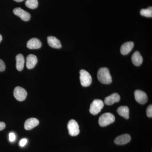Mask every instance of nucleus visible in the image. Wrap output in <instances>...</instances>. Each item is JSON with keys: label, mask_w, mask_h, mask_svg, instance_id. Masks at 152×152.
Wrapping results in <instances>:
<instances>
[{"label": "nucleus", "mask_w": 152, "mask_h": 152, "mask_svg": "<svg viewBox=\"0 0 152 152\" xmlns=\"http://www.w3.org/2000/svg\"><path fill=\"white\" fill-rule=\"evenodd\" d=\"M48 42L50 47L54 48L60 49L61 48V42L56 37L49 36L48 37Z\"/></svg>", "instance_id": "nucleus-14"}, {"label": "nucleus", "mask_w": 152, "mask_h": 152, "mask_svg": "<svg viewBox=\"0 0 152 152\" xmlns=\"http://www.w3.org/2000/svg\"><path fill=\"white\" fill-rule=\"evenodd\" d=\"M6 66L3 61L0 59V72H3L5 70Z\"/></svg>", "instance_id": "nucleus-22"}, {"label": "nucleus", "mask_w": 152, "mask_h": 152, "mask_svg": "<svg viewBox=\"0 0 152 152\" xmlns=\"http://www.w3.org/2000/svg\"><path fill=\"white\" fill-rule=\"evenodd\" d=\"M104 106L103 102L101 100L95 99L91 104L90 112L93 115H96L101 112Z\"/></svg>", "instance_id": "nucleus-4"}, {"label": "nucleus", "mask_w": 152, "mask_h": 152, "mask_svg": "<svg viewBox=\"0 0 152 152\" xmlns=\"http://www.w3.org/2000/svg\"><path fill=\"white\" fill-rule=\"evenodd\" d=\"M15 135L14 133H10L9 134V139H10V141L14 142L15 140Z\"/></svg>", "instance_id": "nucleus-23"}, {"label": "nucleus", "mask_w": 152, "mask_h": 152, "mask_svg": "<svg viewBox=\"0 0 152 152\" xmlns=\"http://www.w3.org/2000/svg\"><path fill=\"white\" fill-rule=\"evenodd\" d=\"M15 1L17 2H20L23 1L24 0H14Z\"/></svg>", "instance_id": "nucleus-26"}, {"label": "nucleus", "mask_w": 152, "mask_h": 152, "mask_svg": "<svg viewBox=\"0 0 152 152\" xmlns=\"http://www.w3.org/2000/svg\"><path fill=\"white\" fill-rule=\"evenodd\" d=\"M27 96V93L23 88L20 87H17L14 91V96L18 101L22 102L25 100Z\"/></svg>", "instance_id": "nucleus-5"}, {"label": "nucleus", "mask_w": 152, "mask_h": 152, "mask_svg": "<svg viewBox=\"0 0 152 152\" xmlns=\"http://www.w3.org/2000/svg\"><path fill=\"white\" fill-rule=\"evenodd\" d=\"M146 113L147 116L149 118H152V106L151 104L147 108L146 110Z\"/></svg>", "instance_id": "nucleus-21"}, {"label": "nucleus", "mask_w": 152, "mask_h": 152, "mask_svg": "<svg viewBox=\"0 0 152 152\" xmlns=\"http://www.w3.org/2000/svg\"><path fill=\"white\" fill-rule=\"evenodd\" d=\"M6 127V124L3 122H0V131L3 130Z\"/></svg>", "instance_id": "nucleus-25"}, {"label": "nucleus", "mask_w": 152, "mask_h": 152, "mask_svg": "<svg viewBox=\"0 0 152 152\" xmlns=\"http://www.w3.org/2000/svg\"><path fill=\"white\" fill-rule=\"evenodd\" d=\"M38 59L34 55L30 54L26 58V67L28 69H32L35 66L37 63Z\"/></svg>", "instance_id": "nucleus-13"}, {"label": "nucleus", "mask_w": 152, "mask_h": 152, "mask_svg": "<svg viewBox=\"0 0 152 152\" xmlns=\"http://www.w3.org/2000/svg\"><path fill=\"white\" fill-rule=\"evenodd\" d=\"M131 140V136L128 134H124L117 137L115 140V143L117 145H123L127 144Z\"/></svg>", "instance_id": "nucleus-12"}, {"label": "nucleus", "mask_w": 152, "mask_h": 152, "mask_svg": "<svg viewBox=\"0 0 152 152\" xmlns=\"http://www.w3.org/2000/svg\"><path fill=\"white\" fill-rule=\"evenodd\" d=\"M69 134L72 136L78 135L80 133V129L78 123L75 120H71L68 124Z\"/></svg>", "instance_id": "nucleus-6"}, {"label": "nucleus", "mask_w": 152, "mask_h": 152, "mask_svg": "<svg viewBox=\"0 0 152 152\" xmlns=\"http://www.w3.org/2000/svg\"><path fill=\"white\" fill-rule=\"evenodd\" d=\"M2 40V37L0 34V42H1Z\"/></svg>", "instance_id": "nucleus-27"}, {"label": "nucleus", "mask_w": 152, "mask_h": 152, "mask_svg": "<svg viewBox=\"0 0 152 152\" xmlns=\"http://www.w3.org/2000/svg\"><path fill=\"white\" fill-rule=\"evenodd\" d=\"M17 69L19 71H22L23 69L25 64V58L21 54H19L16 56Z\"/></svg>", "instance_id": "nucleus-17"}, {"label": "nucleus", "mask_w": 152, "mask_h": 152, "mask_svg": "<svg viewBox=\"0 0 152 152\" xmlns=\"http://www.w3.org/2000/svg\"><path fill=\"white\" fill-rule=\"evenodd\" d=\"M134 47V43L132 42H126L123 44L121 47V52L123 55H126L130 53Z\"/></svg>", "instance_id": "nucleus-15"}, {"label": "nucleus", "mask_w": 152, "mask_h": 152, "mask_svg": "<svg viewBox=\"0 0 152 152\" xmlns=\"http://www.w3.org/2000/svg\"><path fill=\"white\" fill-rule=\"evenodd\" d=\"M140 14L143 16L147 18H152V7H149L146 9H142L140 11Z\"/></svg>", "instance_id": "nucleus-20"}, {"label": "nucleus", "mask_w": 152, "mask_h": 152, "mask_svg": "<svg viewBox=\"0 0 152 152\" xmlns=\"http://www.w3.org/2000/svg\"><path fill=\"white\" fill-rule=\"evenodd\" d=\"M98 80L104 84H110L112 82V78L110 71L107 68H101L98 72Z\"/></svg>", "instance_id": "nucleus-1"}, {"label": "nucleus", "mask_w": 152, "mask_h": 152, "mask_svg": "<svg viewBox=\"0 0 152 152\" xmlns=\"http://www.w3.org/2000/svg\"><path fill=\"white\" fill-rule=\"evenodd\" d=\"M25 5L28 8L36 9L38 6V0H26L25 2Z\"/></svg>", "instance_id": "nucleus-19"}, {"label": "nucleus", "mask_w": 152, "mask_h": 152, "mask_svg": "<svg viewBox=\"0 0 152 152\" xmlns=\"http://www.w3.org/2000/svg\"><path fill=\"white\" fill-rule=\"evenodd\" d=\"M115 117L113 114L107 113L101 115L99 118V124L102 127L106 126L115 121Z\"/></svg>", "instance_id": "nucleus-2"}, {"label": "nucleus", "mask_w": 152, "mask_h": 152, "mask_svg": "<svg viewBox=\"0 0 152 152\" xmlns=\"http://www.w3.org/2000/svg\"><path fill=\"white\" fill-rule=\"evenodd\" d=\"M42 43L40 40L37 38H32L28 41L27 47L29 49H38L41 48Z\"/></svg>", "instance_id": "nucleus-11"}, {"label": "nucleus", "mask_w": 152, "mask_h": 152, "mask_svg": "<svg viewBox=\"0 0 152 152\" xmlns=\"http://www.w3.org/2000/svg\"><path fill=\"white\" fill-rule=\"evenodd\" d=\"M13 12L15 15L20 18L24 21H28L31 18V15L21 8H16L13 10Z\"/></svg>", "instance_id": "nucleus-7"}, {"label": "nucleus", "mask_w": 152, "mask_h": 152, "mask_svg": "<svg viewBox=\"0 0 152 152\" xmlns=\"http://www.w3.org/2000/svg\"><path fill=\"white\" fill-rule=\"evenodd\" d=\"M117 113L121 116L128 119L129 118V109L127 106H121L117 110Z\"/></svg>", "instance_id": "nucleus-18"}, {"label": "nucleus", "mask_w": 152, "mask_h": 152, "mask_svg": "<svg viewBox=\"0 0 152 152\" xmlns=\"http://www.w3.org/2000/svg\"><path fill=\"white\" fill-rule=\"evenodd\" d=\"M132 62L136 66H140L143 62V58L140 53L138 51L135 52L132 57Z\"/></svg>", "instance_id": "nucleus-16"}, {"label": "nucleus", "mask_w": 152, "mask_h": 152, "mask_svg": "<svg viewBox=\"0 0 152 152\" xmlns=\"http://www.w3.org/2000/svg\"><path fill=\"white\" fill-rule=\"evenodd\" d=\"M39 120L36 118H30L28 119L25 122L24 128L26 130H30L39 124Z\"/></svg>", "instance_id": "nucleus-9"}, {"label": "nucleus", "mask_w": 152, "mask_h": 152, "mask_svg": "<svg viewBox=\"0 0 152 152\" xmlns=\"http://www.w3.org/2000/svg\"><path fill=\"white\" fill-rule=\"evenodd\" d=\"M120 99V95L117 93H114L105 99L104 103L107 105H111L115 103L119 102Z\"/></svg>", "instance_id": "nucleus-10"}, {"label": "nucleus", "mask_w": 152, "mask_h": 152, "mask_svg": "<svg viewBox=\"0 0 152 152\" xmlns=\"http://www.w3.org/2000/svg\"><path fill=\"white\" fill-rule=\"evenodd\" d=\"M80 80L83 87H88L91 84L92 79L91 75L87 71L82 69L80 71Z\"/></svg>", "instance_id": "nucleus-3"}, {"label": "nucleus", "mask_w": 152, "mask_h": 152, "mask_svg": "<svg viewBox=\"0 0 152 152\" xmlns=\"http://www.w3.org/2000/svg\"><path fill=\"white\" fill-rule=\"evenodd\" d=\"M27 142V140L26 139H23L21 140L20 142V145L21 147L24 146L26 144Z\"/></svg>", "instance_id": "nucleus-24"}, {"label": "nucleus", "mask_w": 152, "mask_h": 152, "mask_svg": "<svg viewBox=\"0 0 152 152\" xmlns=\"http://www.w3.org/2000/svg\"><path fill=\"white\" fill-rule=\"evenodd\" d=\"M136 101L139 103L144 104L148 101V96L145 93L140 90H136L134 92Z\"/></svg>", "instance_id": "nucleus-8"}]
</instances>
